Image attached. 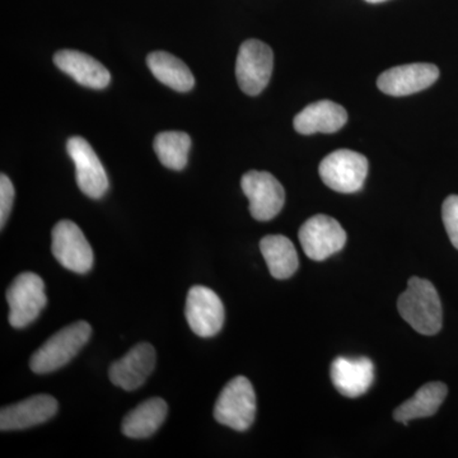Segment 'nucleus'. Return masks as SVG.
Instances as JSON below:
<instances>
[{
	"mask_svg": "<svg viewBox=\"0 0 458 458\" xmlns=\"http://www.w3.org/2000/svg\"><path fill=\"white\" fill-rule=\"evenodd\" d=\"M331 379L344 396L360 397L375 381V364L367 357H339L331 363Z\"/></svg>",
	"mask_w": 458,
	"mask_h": 458,
	"instance_id": "2eb2a0df",
	"label": "nucleus"
},
{
	"mask_svg": "<svg viewBox=\"0 0 458 458\" xmlns=\"http://www.w3.org/2000/svg\"><path fill=\"white\" fill-rule=\"evenodd\" d=\"M157 355L150 344L140 343L122 360L114 361L108 370L111 382L125 391L140 388L156 367Z\"/></svg>",
	"mask_w": 458,
	"mask_h": 458,
	"instance_id": "ddd939ff",
	"label": "nucleus"
},
{
	"mask_svg": "<svg viewBox=\"0 0 458 458\" xmlns=\"http://www.w3.org/2000/svg\"><path fill=\"white\" fill-rule=\"evenodd\" d=\"M400 316L421 335H436L443 325L441 298L427 279L412 276L397 301Z\"/></svg>",
	"mask_w": 458,
	"mask_h": 458,
	"instance_id": "f257e3e1",
	"label": "nucleus"
},
{
	"mask_svg": "<svg viewBox=\"0 0 458 458\" xmlns=\"http://www.w3.org/2000/svg\"><path fill=\"white\" fill-rule=\"evenodd\" d=\"M348 122V113L345 108L333 101L313 102L304 107L297 116L294 117V129L300 134L310 135L315 132L333 134Z\"/></svg>",
	"mask_w": 458,
	"mask_h": 458,
	"instance_id": "f3484780",
	"label": "nucleus"
},
{
	"mask_svg": "<svg viewBox=\"0 0 458 458\" xmlns=\"http://www.w3.org/2000/svg\"><path fill=\"white\" fill-rule=\"evenodd\" d=\"M167 412L168 406L164 399L153 397L144 401L123 418V433L129 438H148L165 423Z\"/></svg>",
	"mask_w": 458,
	"mask_h": 458,
	"instance_id": "a211bd4d",
	"label": "nucleus"
},
{
	"mask_svg": "<svg viewBox=\"0 0 458 458\" xmlns=\"http://www.w3.org/2000/svg\"><path fill=\"white\" fill-rule=\"evenodd\" d=\"M255 417L256 394L251 382L243 376L231 379L216 400L214 418L222 426L245 432Z\"/></svg>",
	"mask_w": 458,
	"mask_h": 458,
	"instance_id": "7ed1b4c3",
	"label": "nucleus"
},
{
	"mask_svg": "<svg viewBox=\"0 0 458 458\" xmlns=\"http://www.w3.org/2000/svg\"><path fill=\"white\" fill-rule=\"evenodd\" d=\"M14 201V188L8 176H0V227L4 228Z\"/></svg>",
	"mask_w": 458,
	"mask_h": 458,
	"instance_id": "b1692460",
	"label": "nucleus"
},
{
	"mask_svg": "<svg viewBox=\"0 0 458 458\" xmlns=\"http://www.w3.org/2000/svg\"><path fill=\"white\" fill-rule=\"evenodd\" d=\"M54 258L65 269L77 274L89 273L95 256L82 229L72 221H60L53 229Z\"/></svg>",
	"mask_w": 458,
	"mask_h": 458,
	"instance_id": "1a4fd4ad",
	"label": "nucleus"
},
{
	"mask_svg": "<svg viewBox=\"0 0 458 458\" xmlns=\"http://www.w3.org/2000/svg\"><path fill=\"white\" fill-rule=\"evenodd\" d=\"M442 219L452 245L458 250V195L445 199L442 207Z\"/></svg>",
	"mask_w": 458,
	"mask_h": 458,
	"instance_id": "5701e85b",
	"label": "nucleus"
},
{
	"mask_svg": "<svg viewBox=\"0 0 458 458\" xmlns=\"http://www.w3.org/2000/svg\"><path fill=\"white\" fill-rule=\"evenodd\" d=\"M298 237L304 254L315 261L327 260L343 250L346 243V233L342 225L325 214L307 219Z\"/></svg>",
	"mask_w": 458,
	"mask_h": 458,
	"instance_id": "6e6552de",
	"label": "nucleus"
},
{
	"mask_svg": "<svg viewBox=\"0 0 458 458\" xmlns=\"http://www.w3.org/2000/svg\"><path fill=\"white\" fill-rule=\"evenodd\" d=\"M90 334L92 327L86 321L74 322L62 328L35 352L30 360V367L38 375L62 369L89 343Z\"/></svg>",
	"mask_w": 458,
	"mask_h": 458,
	"instance_id": "f03ea898",
	"label": "nucleus"
},
{
	"mask_svg": "<svg viewBox=\"0 0 458 458\" xmlns=\"http://www.w3.org/2000/svg\"><path fill=\"white\" fill-rule=\"evenodd\" d=\"M260 250L271 276L276 279L291 278L300 267L297 250L288 237L282 234L264 237L260 242Z\"/></svg>",
	"mask_w": 458,
	"mask_h": 458,
	"instance_id": "412c9836",
	"label": "nucleus"
},
{
	"mask_svg": "<svg viewBox=\"0 0 458 458\" xmlns=\"http://www.w3.org/2000/svg\"><path fill=\"white\" fill-rule=\"evenodd\" d=\"M367 3H373V4H377V3H384L387 2V0H366Z\"/></svg>",
	"mask_w": 458,
	"mask_h": 458,
	"instance_id": "393cba45",
	"label": "nucleus"
},
{
	"mask_svg": "<svg viewBox=\"0 0 458 458\" xmlns=\"http://www.w3.org/2000/svg\"><path fill=\"white\" fill-rule=\"evenodd\" d=\"M241 188L249 199L250 213L256 221H271L282 212L285 203L284 188L269 172H247L241 180Z\"/></svg>",
	"mask_w": 458,
	"mask_h": 458,
	"instance_id": "0eeeda50",
	"label": "nucleus"
},
{
	"mask_svg": "<svg viewBox=\"0 0 458 458\" xmlns=\"http://www.w3.org/2000/svg\"><path fill=\"white\" fill-rule=\"evenodd\" d=\"M147 64L157 80L165 86L182 93L194 89V75L179 57L165 51H155L148 55Z\"/></svg>",
	"mask_w": 458,
	"mask_h": 458,
	"instance_id": "aec40b11",
	"label": "nucleus"
},
{
	"mask_svg": "<svg viewBox=\"0 0 458 458\" xmlns=\"http://www.w3.org/2000/svg\"><path fill=\"white\" fill-rule=\"evenodd\" d=\"M369 165V159L360 153L339 149L322 159L319 177L334 191L352 194L363 188Z\"/></svg>",
	"mask_w": 458,
	"mask_h": 458,
	"instance_id": "20e7f679",
	"label": "nucleus"
},
{
	"mask_svg": "<svg viewBox=\"0 0 458 458\" xmlns=\"http://www.w3.org/2000/svg\"><path fill=\"white\" fill-rule=\"evenodd\" d=\"M191 138L183 131L159 132L155 140V150L161 164L174 171L188 165Z\"/></svg>",
	"mask_w": 458,
	"mask_h": 458,
	"instance_id": "4be33fe9",
	"label": "nucleus"
},
{
	"mask_svg": "<svg viewBox=\"0 0 458 458\" xmlns=\"http://www.w3.org/2000/svg\"><path fill=\"white\" fill-rule=\"evenodd\" d=\"M9 324L16 328L29 327L47 307L44 280L35 273L20 274L7 291Z\"/></svg>",
	"mask_w": 458,
	"mask_h": 458,
	"instance_id": "39448f33",
	"label": "nucleus"
},
{
	"mask_svg": "<svg viewBox=\"0 0 458 458\" xmlns=\"http://www.w3.org/2000/svg\"><path fill=\"white\" fill-rule=\"evenodd\" d=\"M439 78V69L429 63L394 66L379 75L377 87L394 98L414 95L429 89Z\"/></svg>",
	"mask_w": 458,
	"mask_h": 458,
	"instance_id": "f8f14e48",
	"label": "nucleus"
},
{
	"mask_svg": "<svg viewBox=\"0 0 458 458\" xmlns=\"http://www.w3.org/2000/svg\"><path fill=\"white\" fill-rule=\"evenodd\" d=\"M54 63L75 82L93 89H104L110 84L111 74L104 64L89 54L77 50H60L54 55Z\"/></svg>",
	"mask_w": 458,
	"mask_h": 458,
	"instance_id": "dca6fc26",
	"label": "nucleus"
},
{
	"mask_svg": "<svg viewBox=\"0 0 458 458\" xmlns=\"http://www.w3.org/2000/svg\"><path fill=\"white\" fill-rule=\"evenodd\" d=\"M66 150L75 165V180L84 195L101 199L108 190V179L104 165L93 148L81 137H72Z\"/></svg>",
	"mask_w": 458,
	"mask_h": 458,
	"instance_id": "9b49d317",
	"label": "nucleus"
},
{
	"mask_svg": "<svg viewBox=\"0 0 458 458\" xmlns=\"http://www.w3.org/2000/svg\"><path fill=\"white\" fill-rule=\"evenodd\" d=\"M56 411L57 401L53 396L36 394L14 405L3 408L0 412V429L3 432H9L40 426L50 420Z\"/></svg>",
	"mask_w": 458,
	"mask_h": 458,
	"instance_id": "4468645a",
	"label": "nucleus"
},
{
	"mask_svg": "<svg viewBox=\"0 0 458 458\" xmlns=\"http://www.w3.org/2000/svg\"><path fill=\"white\" fill-rule=\"evenodd\" d=\"M447 394V386L442 382H429L424 385L411 399L406 400L394 410V420L408 424L410 420L415 419L432 417L441 408Z\"/></svg>",
	"mask_w": 458,
	"mask_h": 458,
	"instance_id": "6ab92c4d",
	"label": "nucleus"
},
{
	"mask_svg": "<svg viewBox=\"0 0 458 458\" xmlns=\"http://www.w3.org/2000/svg\"><path fill=\"white\" fill-rule=\"evenodd\" d=\"M185 313L189 327L200 337L216 335L225 324L221 298L207 286L195 285L190 289Z\"/></svg>",
	"mask_w": 458,
	"mask_h": 458,
	"instance_id": "9d476101",
	"label": "nucleus"
},
{
	"mask_svg": "<svg viewBox=\"0 0 458 458\" xmlns=\"http://www.w3.org/2000/svg\"><path fill=\"white\" fill-rule=\"evenodd\" d=\"M273 66L274 54L269 45L259 40L243 42L236 62L238 86L246 95H260L270 82Z\"/></svg>",
	"mask_w": 458,
	"mask_h": 458,
	"instance_id": "423d86ee",
	"label": "nucleus"
}]
</instances>
